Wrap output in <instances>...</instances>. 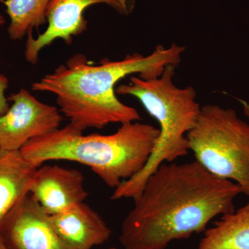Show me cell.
<instances>
[{"instance_id":"obj_14","label":"cell","mask_w":249,"mask_h":249,"mask_svg":"<svg viewBox=\"0 0 249 249\" xmlns=\"http://www.w3.org/2000/svg\"><path fill=\"white\" fill-rule=\"evenodd\" d=\"M9 80L4 75L0 73V116L4 114L9 109L8 98L5 96V91L8 88Z\"/></svg>"},{"instance_id":"obj_10","label":"cell","mask_w":249,"mask_h":249,"mask_svg":"<svg viewBox=\"0 0 249 249\" xmlns=\"http://www.w3.org/2000/svg\"><path fill=\"white\" fill-rule=\"evenodd\" d=\"M60 239L71 249H92L110 238L111 230L102 217L85 202L51 215Z\"/></svg>"},{"instance_id":"obj_7","label":"cell","mask_w":249,"mask_h":249,"mask_svg":"<svg viewBox=\"0 0 249 249\" xmlns=\"http://www.w3.org/2000/svg\"><path fill=\"white\" fill-rule=\"evenodd\" d=\"M107 4L116 12L128 16L134 9V0H52L47 11V29L36 38L28 34L24 55L27 62L36 65L42 49L61 39L70 45L75 36L88 27L85 10L92 5Z\"/></svg>"},{"instance_id":"obj_16","label":"cell","mask_w":249,"mask_h":249,"mask_svg":"<svg viewBox=\"0 0 249 249\" xmlns=\"http://www.w3.org/2000/svg\"><path fill=\"white\" fill-rule=\"evenodd\" d=\"M0 249H9L7 248L4 242H3L2 240H1V237H0Z\"/></svg>"},{"instance_id":"obj_11","label":"cell","mask_w":249,"mask_h":249,"mask_svg":"<svg viewBox=\"0 0 249 249\" xmlns=\"http://www.w3.org/2000/svg\"><path fill=\"white\" fill-rule=\"evenodd\" d=\"M19 150H0V224L29 191L36 170Z\"/></svg>"},{"instance_id":"obj_18","label":"cell","mask_w":249,"mask_h":249,"mask_svg":"<svg viewBox=\"0 0 249 249\" xmlns=\"http://www.w3.org/2000/svg\"><path fill=\"white\" fill-rule=\"evenodd\" d=\"M107 249H119L117 248H115V247H111V248Z\"/></svg>"},{"instance_id":"obj_4","label":"cell","mask_w":249,"mask_h":249,"mask_svg":"<svg viewBox=\"0 0 249 249\" xmlns=\"http://www.w3.org/2000/svg\"><path fill=\"white\" fill-rule=\"evenodd\" d=\"M175 65L152 79L132 76L128 84L119 85L116 94L134 96L160 124V134L151 157L140 172L115 188L111 200L135 199L147 178L160 165L172 163L189 152L186 135L194 127L201 111L193 87L178 88L174 83Z\"/></svg>"},{"instance_id":"obj_5","label":"cell","mask_w":249,"mask_h":249,"mask_svg":"<svg viewBox=\"0 0 249 249\" xmlns=\"http://www.w3.org/2000/svg\"><path fill=\"white\" fill-rule=\"evenodd\" d=\"M186 139L189 151L205 170L235 183L249 196V124L234 109L203 106Z\"/></svg>"},{"instance_id":"obj_9","label":"cell","mask_w":249,"mask_h":249,"mask_svg":"<svg viewBox=\"0 0 249 249\" xmlns=\"http://www.w3.org/2000/svg\"><path fill=\"white\" fill-rule=\"evenodd\" d=\"M84 183L79 170L42 165L34 174L29 193L47 214L53 215L84 202L88 196Z\"/></svg>"},{"instance_id":"obj_2","label":"cell","mask_w":249,"mask_h":249,"mask_svg":"<svg viewBox=\"0 0 249 249\" xmlns=\"http://www.w3.org/2000/svg\"><path fill=\"white\" fill-rule=\"evenodd\" d=\"M184 51L175 43L168 48L160 45L147 55L129 54L116 61L105 59L98 65L76 54L33 83L32 90L55 95L60 112L83 132L138 121V111L117 98L116 84L134 74L146 80L157 78L168 65L178 66Z\"/></svg>"},{"instance_id":"obj_17","label":"cell","mask_w":249,"mask_h":249,"mask_svg":"<svg viewBox=\"0 0 249 249\" xmlns=\"http://www.w3.org/2000/svg\"><path fill=\"white\" fill-rule=\"evenodd\" d=\"M6 20H5L4 16L0 14V26H2L3 24H5Z\"/></svg>"},{"instance_id":"obj_15","label":"cell","mask_w":249,"mask_h":249,"mask_svg":"<svg viewBox=\"0 0 249 249\" xmlns=\"http://www.w3.org/2000/svg\"><path fill=\"white\" fill-rule=\"evenodd\" d=\"M240 102L242 104V107H243L244 114H245L249 121V103L244 101V100H240Z\"/></svg>"},{"instance_id":"obj_13","label":"cell","mask_w":249,"mask_h":249,"mask_svg":"<svg viewBox=\"0 0 249 249\" xmlns=\"http://www.w3.org/2000/svg\"><path fill=\"white\" fill-rule=\"evenodd\" d=\"M6 8L10 24L8 33L12 40H21L34 29L47 22V11L52 0H0Z\"/></svg>"},{"instance_id":"obj_3","label":"cell","mask_w":249,"mask_h":249,"mask_svg":"<svg viewBox=\"0 0 249 249\" xmlns=\"http://www.w3.org/2000/svg\"><path fill=\"white\" fill-rule=\"evenodd\" d=\"M83 133L69 124L44 137L32 139L19 152L36 168L52 160L87 165L107 186L115 189L146 165L160 130L138 121L121 124L116 132L109 135Z\"/></svg>"},{"instance_id":"obj_8","label":"cell","mask_w":249,"mask_h":249,"mask_svg":"<svg viewBox=\"0 0 249 249\" xmlns=\"http://www.w3.org/2000/svg\"><path fill=\"white\" fill-rule=\"evenodd\" d=\"M0 237L9 249H71L55 232L51 215L29 193L0 224Z\"/></svg>"},{"instance_id":"obj_12","label":"cell","mask_w":249,"mask_h":249,"mask_svg":"<svg viewBox=\"0 0 249 249\" xmlns=\"http://www.w3.org/2000/svg\"><path fill=\"white\" fill-rule=\"evenodd\" d=\"M196 249H249V201L206 229Z\"/></svg>"},{"instance_id":"obj_1","label":"cell","mask_w":249,"mask_h":249,"mask_svg":"<svg viewBox=\"0 0 249 249\" xmlns=\"http://www.w3.org/2000/svg\"><path fill=\"white\" fill-rule=\"evenodd\" d=\"M240 188L211 175L196 160L164 163L147 178L121 224L124 249H166L204 232L217 216L235 211Z\"/></svg>"},{"instance_id":"obj_6","label":"cell","mask_w":249,"mask_h":249,"mask_svg":"<svg viewBox=\"0 0 249 249\" xmlns=\"http://www.w3.org/2000/svg\"><path fill=\"white\" fill-rule=\"evenodd\" d=\"M13 104L0 116V150H20L32 139L60 128L62 116L55 106L40 102L21 89L8 98Z\"/></svg>"}]
</instances>
